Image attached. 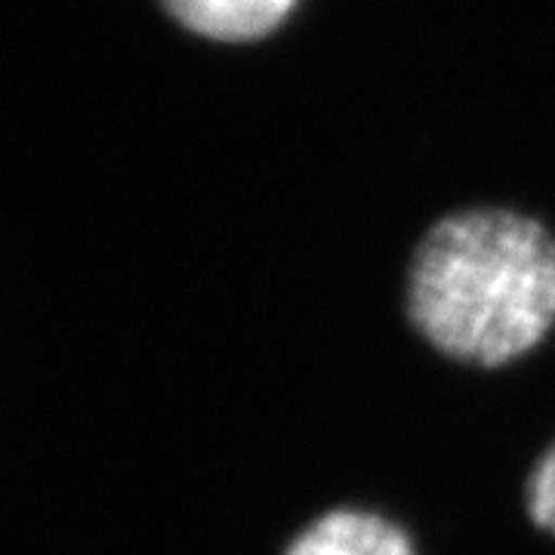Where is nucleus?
<instances>
[{"instance_id": "nucleus-1", "label": "nucleus", "mask_w": 555, "mask_h": 555, "mask_svg": "<svg viewBox=\"0 0 555 555\" xmlns=\"http://www.w3.org/2000/svg\"><path fill=\"white\" fill-rule=\"evenodd\" d=\"M408 315L460 364H513L555 327V238L509 210L444 217L411 259Z\"/></svg>"}, {"instance_id": "nucleus-2", "label": "nucleus", "mask_w": 555, "mask_h": 555, "mask_svg": "<svg viewBox=\"0 0 555 555\" xmlns=\"http://www.w3.org/2000/svg\"><path fill=\"white\" fill-rule=\"evenodd\" d=\"M284 555H416L414 540L392 518L339 506L306 525Z\"/></svg>"}, {"instance_id": "nucleus-3", "label": "nucleus", "mask_w": 555, "mask_h": 555, "mask_svg": "<svg viewBox=\"0 0 555 555\" xmlns=\"http://www.w3.org/2000/svg\"><path fill=\"white\" fill-rule=\"evenodd\" d=\"M185 28L214 40H254L269 35L294 0H164Z\"/></svg>"}, {"instance_id": "nucleus-4", "label": "nucleus", "mask_w": 555, "mask_h": 555, "mask_svg": "<svg viewBox=\"0 0 555 555\" xmlns=\"http://www.w3.org/2000/svg\"><path fill=\"white\" fill-rule=\"evenodd\" d=\"M525 509L540 531L555 537V444L534 463L525 485Z\"/></svg>"}]
</instances>
